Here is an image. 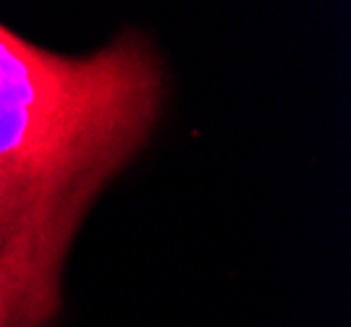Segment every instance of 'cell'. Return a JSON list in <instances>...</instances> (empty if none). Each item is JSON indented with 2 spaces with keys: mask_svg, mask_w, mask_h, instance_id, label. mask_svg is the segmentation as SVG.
<instances>
[{
  "mask_svg": "<svg viewBox=\"0 0 351 327\" xmlns=\"http://www.w3.org/2000/svg\"><path fill=\"white\" fill-rule=\"evenodd\" d=\"M162 66L136 31L60 55L0 24V327H47L73 236L145 147Z\"/></svg>",
  "mask_w": 351,
  "mask_h": 327,
  "instance_id": "obj_1",
  "label": "cell"
}]
</instances>
